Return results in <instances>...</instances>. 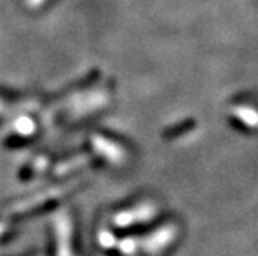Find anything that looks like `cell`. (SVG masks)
<instances>
[{
	"label": "cell",
	"instance_id": "obj_1",
	"mask_svg": "<svg viewBox=\"0 0 258 256\" xmlns=\"http://www.w3.org/2000/svg\"><path fill=\"white\" fill-rule=\"evenodd\" d=\"M16 128L20 131V133H23V134H28V133H31L33 131V128H34V125H33V122L27 118H22V119H19V121H16Z\"/></svg>",
	"mask_w": 258,
	"mask_h": 256
},
{
	"label": "cell",
	"instance_id": "obj_2",
	"mask_svg": "<svg viewBox=\"0 0 258 256\" xmlns=\"http://www.w3.org/2000/svg\"><path fill=\"white\" fill-rule=\"evenodd\" d=\"M43 2H45V0H27V4H28L30 8H36V7L42 5Z\"/></svg>",
	"mask_w": 258,
	"mask_h": 256
}]
</instances>
